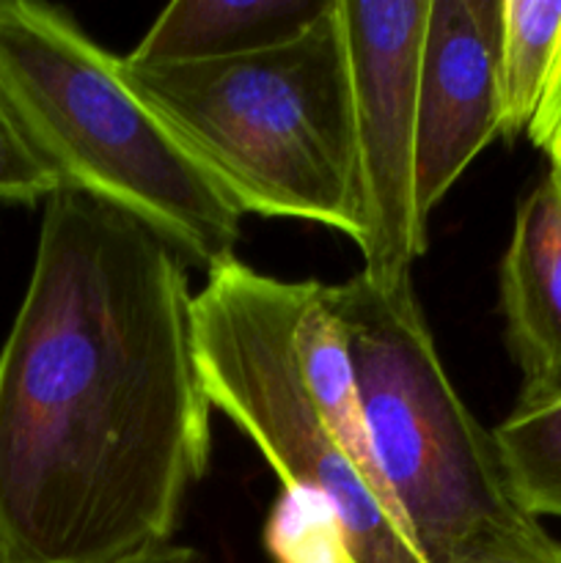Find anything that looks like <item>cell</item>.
Returning a JSON list of instances; mask_svg holds the SVG:
<instances>
[{"instance_id": "obj_1", "label": "cell", "mask_w": 561, "mask_h": 563, "mask_svg": "<svg viewBox=\"0 0 561 563\" xmlns=\"http://www.w3.org/2000/svg\"><path fill=\"white\" fill-rule=\"evenodd\" d=\"M187 258L58 190L0 350V539L16 563H121L170 544L209 465L212 405Z\"/></svg>"}, {"instance_id": "obj_6", "label": "cell", "mask_w": 561, "mask_h": 563, "mask_svg": "<svg viewBox=\"0 0 561 563\" xmlns=\"http://www.w3.org/2000/svg\"><path fill=\"white\" fill-rule=\"evenodd\" d=\"M339 3L355 99L361 273L380 289H399L427 251L416 218V99L429 0Z\"/></svg>"}, {"instance_id": "obj_9", "label": "cell", "mask_w": 561, "mask_h": 563, "mask_svg": "<svg viewBox=\"0 0 561 563\" xmlns=\"http://www.w3.org/2000/svg\"><path fill=\"white\" fill-rule=\"evenodd\" d=\"M336 0H176L127 55L132 66L242 58L306 36Z\"/></svg>"}, {"instance_id": "obj_2", "label": "cell", "mask_w": 561, "mask_h": 563, "mask_svg": "<svg viewBox=\"0 0 561 563\" xmlns=\"http://www.w3.org/2000/svg\"><path fill=\"white\" fill-rule=\"evenodd\" d=\"M121 75L242 214L363 236L355 99L341 3L295 42Z\"/></svg>"}, {"instance_id": "obj_5", "label": "cell", "mask_w": 561, "mask_h": 563, "mask_svg": "<svg viewBox=\"0 0 561 563\" xmlns=\"http://www.w3.org/2000/svg\"><path fill=\"white\" fill-rule=\"evenodd\" d=\"M302 280L215 264L193 297V335L201 383L284 482V493L333 511L346 563H424L407 539L377 473L352 460L308 396L295 355Z\"/></svg>"}, {"instance_id": "obj_11", "label": "cell", "mask_w": 561, "mask_h": 563, "mask_svg": "<svg viewBox=\"0 0 561 563\" xmlns=\"http://www.w3.org/2000/svg\"><path fill=\"white\" fill-rule=\"evenodd\" d=\"M561 55V0H504L498 93L501 137L534 124Z\"/></svg>"}, {"instance_id": "obj_13", "label": "cell", "mask_w": 561, "mask_h": 563, "mask_svg": "<svg viewBox=\"0 0 561 563\" xmlns=\"http://www.w3.org/2000/svg\"><path fill=\"white\" fill-rule=\"evenodd\" d=\"M264 539L275 563H346L333 511L314 498L284 493Z\"/></svg>"}, {"instance_id": "obj_7", "label": "cell", "mask_w": 561, "mask_h": 563, "mask_svg": "<svg viewBox=\"0 0 561 563\" xmlns=\"http://www.w3.org/2000/svg\"><path fill=\"white\" fill-rule=\"evenodd\" d=\"M504 0H429L418 58L416 218H429L501 135Z\"/></svg>"}, {"instance_id": "obj_8", "label": "cell", "mask_w": 561, "mask_h": 563, "mask_svg": "<svg viewBox=\"0 0 561 563\" xmlns=\"http://www.w3.org/2000/svg\"><path fill=\"white\" fill-rule=\"evenodd\" d=\"M501 311L522 388H561V187L550 170L517 203Z\"/></svg>"}, {"instance_id": "obj_18", "label": "cell", "mask_w": 561, "mask_h": 563, "mask_svg": "<svg viewBox=\"0 0 561 563\" xmlns=\"http://www.w3.org/2000/svg\"><path fill=\"white\" fill-rule=\"evenodd\" d=\"M0 563H16L14 555H11L9 548L3 544V539H0Z\"/></svg>"}, {"instance_id": "obj_10", "label": "cell", "mask_w": 561, "mask_h": 563, "mask_svg": "<svg viewBox=\"0 0 561 563\" xmlns=\"http://www.w3.org/2000/svg\"><path fill=\"white\" fill-rule=\"evenodd\" d=\"M292 339H295V355L302 383H306L308 396L322 412L330 432L350 451L358 465L377 473L372 449H369L366 427H363L361 401H358L350 344H346L339 317L324 297V284H319V280H302Z\"/></svg>"}, {"instance_id": "obj_17", "label": "cell", "mask_w": 561, "mask_h": 563, "mask_svg": "<svg viewBox=\"0 0 561 563\" xmlns=\"http://www.w3.org/2000/svg\"><path fill=\"white\" fill-rule=\"evenodd\" d=\"M121 563H212L207 553H201L198 548H187V544H163V548L146 550L141 555H132V559Z\"/></svg>"}, {"instance_id": "obj_16", "label": "cell", "mask_w": 561, "mask_h": 563, "mask_svg": "<svg viewBox=\"0 0 561 563\" xmlns=\"http://www.w3.org/2000/svg\"><path fill=\"white\" fill-rule=\"evenodd\" d=\"M526 137L539 148V152L548 154L550 163H556V159L561 157V55L559 64H556L548 93H544L537 119L528 126Z\"/></svg>"}, {"instance_id": "obj_4", "label": "cell", "mask_w": 561, "mask_h": 563, "mask_svg": "<svg viewBox=\"0 0 561 563\" xmlns=\"http://www.w3.org/2000/svg\"><path fill=\"white\" fill-rule=\"evenodd\" d=\"M344 328L374 467L424 563H462L504 533L537 526L512 498L493 432L451 385L413 284L363 273L324 284Z\"/></svg>"}, {"instance_id": "obj_12", "label": "cell", "mask_w": 561, "mask_h": 563, "mask_svg": "<svg viewBox=\"0 0 561 563\" xmlns=\"http://www.w3.org/2000/svg\"><path fill=\"white\" fill-rule=\"evenodd\" d=\"M493 440L517 506L561 520V388H520Z\"/></svg>"}, {"instance_id": "obj_3", "label": "cell", "mask_w": 561, "mask_h": 563, "mask_svg": "<svg viewBox=\"0 0 561 563\" xmlns=\"http://www.w3.org/2000/svg\"><path fill=\"white\" fill-rule=\"evenodd\" d=\"M0 99L61 190L121 209L209 273L245 214L66 11L0 0Z\"/></svg>"}, {"instance_id": "obj_19", "label": "cell", "mask_w": 561, "mask_h": 563, "mask_svg": "<svg viewBox=\"0 0 561 563\" xmlns=\"http://www.w3.org/2000/svg\"><path fill=\"white\" fill-rule=\"evenodd\" d=\"M550 174H553V179L559 181V187H561V157L556 159V163H550Z\"/></svg>"}, {"instance_id": "obj_14", "label": "cell", "mask_w": 561, "mask_h": 563, "mask_svg": "<svg viewBox=\"0 0 561 563\" xmlns=\"http://www.w3.org/2000/svg\"><path fill=\"white\" fill-rule=\"evenodd\" d=\"M61 190L0 99V203H38Z\"/></svg>"}, {"instance_id": "obj_15", "label": "cell", "mask_w": 561, "mask_h": 563, "mask_svg": "<svg viewBox=\"0 0 561 563\" xmlns=\"http://www.w3.org/2000/svg\"><path fill=\"white\" fill-rule=\"evenodd\" d=\"M462 563H561V544L537 522L482 544Z\"/></svg>"}]
</instances>
